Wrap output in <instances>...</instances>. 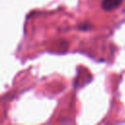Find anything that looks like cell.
<instances>
[{
	"label": "cell",
	"instance_id": "cell-1",
	"mask_svg": "<svg viewBox=\"0 0 125 125\" xmlns=\"http://www.w3.org/2000/svg\"><path fill=\"white\" fill-rule=\"evenodd\" d=\"M123 0H103L102 2V8L104 11H113L117 9Z\"/></svg>",
	"mask_w": 125,
	"mask_h": 125
}]
</instances>
